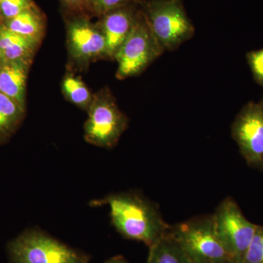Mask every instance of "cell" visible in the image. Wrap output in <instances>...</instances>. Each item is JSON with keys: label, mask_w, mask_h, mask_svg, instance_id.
I'll use <instances>...</instances> for the list:
<instances>
[{"label": "cell", "mask_w": 263, "mask_h": 263, "mask_svg": "<svg viewBox=\"0 0 263 263\" xmlns=\"http://www.w3.org/2000/svg\"><path fill=\"white\" fill-rule=\"evenodd\" d=\"M104 202L110 207L116 229L127 239L142 242L150 247L171 229L157 205L138 194L110 195Z\"/></svg>", "instance_id": "cell-1"}, {"label": "cell", "mask_w": 263, "mask_h": 263, "mask_svg": "<svg viewBox=\"0 0 263 263\" xmlns=\"http://www.w3.org/2000/svg\"><path fill=\"white\" fill-rule=\"evenodd\" d=\"M150 30L164 52L174 51L195 34L182 0L140 1Z\"/></svg>", "instance_id": "cell-2"}, {"label": "cell", "mask_w": 263, "mask_h": 263, "mask_svg": "<svg viewBox=\"0 0 263 263\" xmlns=\"http://www.w3.org/2000/svg\"><path fill=\"white\" fill-rule=\"evenodd\" d=\"M170 233L193 263H230L212 215L197 216L171 226Z\"/></svg>", "instance_id": "cell-3"}, {"label": "cell", "mask_w": 263, "mask_h": 263, "mask_svg": "<svg viewBox=\"0 0 263 263\" xmlns=\"http://www.w3.org/2000/svg\"><path fill=\"white\" fill-rule=\"evenodd\" d=\"M8 252L13 263H89L86 254L34 230L12 240Z\"/></svg>", "instance_id": "cell-4"}, {"label": "cell", "mask_w": 263, "mask_h": 263, "mask_svg": "<svg viewBox=\"0 0 263 263\" xmlns=\"http://www.w3.org/2000/svg\"><path fill=\"white\" fill-rule=\"evenodd\" d=\"M212 218L230 263H241L258 226L249 221L234 199L230 197L218 205Z\"/></svg>", "instance_id": "cell-5"}, {"label": "cell", "mask_w": 263, "mask_h": 263, "mask_svg": "<svg viewBox=\"0 0 263 263\" xmlns=\"http://www.w3.org/2000/svg\"><path fill=\"white\" fill-rule=\"evenodd\" d=\"M164 53L141 11L131 32L114 56L118 62L117 79L141 73Z\"/></svg>", "instance_id": "cell-6"}, {"label": "cell", "mask_w": 263, "mask_h": 263, "mask_svg": "<svg viewBox=\"0 0 263 263\" xmlns=\"http://www.w3.org/2000/svg\"><path fill=\"white\" fill-rule=\"evenodd\" d=\"M231 133L247 164L263 173V97L259 103L246 104L232 124Z\"/></svg>", "instance_id": "cell-7"}, {"label": "cell", "mask_w": 263, "mask_h": 263, "mask_svg": "<svg viewBox=\"0 0 263 263\" xmlns=\"http://www.w3.org/2000/svg\"><path fill=\"white\" fill-rule=\"evenodd\" d=\"M127 119L110 95L95 100L85 126L86 141L96 146L111 148L117 144L127 126Z\"/></svg>", "instance_id": "cell-8"}, {"label": "cell", "mask_w": 263, "mask_h": 263, "mask_svg": "<svg viewBox=\"0 0 263 263\" xmlns=\"http://www.w3.org/2000/svg\"><path fill=\"white\" fill-rule=\"evenodd\" d=\"M140 1L102 15L100 27L106 41V56L114 58L118 49L131 32L141 13Z\"/></svg>", "instance_id": "cell-9"}, {"label": "cell", "mask_w": 263, "mask_h": 263, "mask_svg": "<svg viewBox=\"0 0 263 263\" xmlns=\"http://www.w3.org/2000/svg\"><path fill=\"white\" fill-rule=\"evenodd\" d=\"M68 39L73 56L88 60L106 55V41L103 31L84 18H76L69 23Z\"/></svg>", "instance_id": "cell-10"}, {"label": "cell", "mask_w": 263, "mask_h": 263, "mask_svg": "<svg viewBox=\"0 0 263 263\" xmlns=\"http://www.w3.org/2000/svg\"><path fill=\"white\" fill-rule=\"evenodd\" d=\"M26 79L23 61L5 62L0 67V92L24 107Z\"/></svg>", "instance_id": "cell-11"}, {"label": "cell", "mask_w": 263, "mask_h": 263, "mask_svg": "<svg viewBox=\"0 0 263 263\" xmlns=\"http://www.w3.org/2000/svg\"><path fill=\"white\" fill-rule=\"evenodd\" d=\"M146 263H193L170 230L149 247Z\"/></svg>", "instance_id": "cell-12"}, {"label": "cell", "mask_w": 263, "mask_h": 263, "mask_svg": "<svg viewBox=\"0 0 263 263\" xmlns=\"http://www.w3.org/2000/svg\"><path fill=\"white\" fill-rule=\"evenodd\" d=\"M7 27L17 34L37 41L43 32V22L41 14L34 7L9 19Z\"/></svg>", "instance_id": "cell-13"}, {"label": "cell", "mask_w": 263, "mask_h": 263, "mask_svg": "<svg viewBox=\"0 0 263 263\" xmlns=\"http://www.w3.org/2000/svg\"><path fill=\"white\" fill-rule=\"evenodd\" d=\"M24 107L0 92V136L11 130L23 114Z\"/></svg>", "instance_id": "cell-14"}, {"label": "cell", "mask_w": 263, "mask_h": 263, "mask_svg": "<svg viewBox=\"0 0 263 263\" xmlns=\"http://www.w3.org/2000/svg\"><path fill=\"white\" fill-rule=\"evenodd\" d=\"M63 91L72 103L81 106L86 105L90 102V92L86 85L76 78L67 76L63 81Z\"/></svg>", "instance_id": "cell-15"}, {"label": "cell", "mask_w": 263, "mask_h": 263, "mask_svg": "<svg viewBox=\"0 0 263 263\" xmlns=\"http://www.w3.org/2000/svg\"><path fill=\"white\" fill-rule=\"evenodd\" d=\"M36 40L27 37L0 52V60L5 62L23 61L29 57L35 46Z\"/></svg>", "instance_id": "cell-16"}, {"label": "cell", "mask_w": 263, "mask_h": 263, "mask_svg": "<svg viewBox=\"0 0 263 263\" xmlns=\"http://www.w3.org/2000/svg\"><path fill=\"white\" fill-rule=\"evenodd\" d=\"M241 263H263V226H257Z\"/></svg>", "instance_id": "cell-17"}, {"label": "cell", "mask_w": 263, "mask_h": 263, "mask_svg": "<svg viewBox=\"0 0 263 263\" xmlns=\"http://www.w3.org/2000/svg\"><path fill=\"white\" fill-rule=\"evenodd\" d=\"M32 8H34V5L31 0H0V10L8 19L14 18Z\"/></svg>", "instance_id": "cell-18"}, {"label": "cell", "mask_w": 263, "mask_h": 263, "mask_svg": "<svg viewBox=\"0 0 263 263\" xmlns=\"http://www.w3.org/2000/svg\"><path fill=\"white\" fill-rule=\"evenodd\" d=\"M247 60L254 81L263 87V48L247 53Z\"/></svg>", "instance_id": "cell-19"}, {"label": "cell", "mask_w": 263, "mask_h": 263, "mask_svg": "<svg viewBox=\"0 0 263 263\" xmlns=\"http://www.w3.org/2000/svg\"><path fill=\"white\" fill-rule=\"evenodd\" d=\"M138 1L140 0H91V10L97 14L103 15L112 10Z\"/></svg>", "instance_id": "cell-20"}, {"label": "cell", "mask_w": 263, "mask_h": 263, "mask_svg": "<svg viewBox=\"0 0 263 263\" xmlns=\"http://www.w3.org/2000/svg\"><path fill=\"white\" fill-rule=\"evenodd\" d=\"M25 36L21 35L7 27H0V52L22 41Z\"/></svg>", "instance_id": "cell-21"}, {"label": "cell", "mask_w": 263, "mask_h": 263, "mask_svg": "<svg viewBox=\"0 0 263 263\" xmlns=\"http://www.w3.org/2000/svg\"><path fill=\"white\" fill-rule=\"evenodd\" d=\"M69 8L79 11L91 10V0H62Z\"/></svg>", "instance_id": "cell-22"}, {"label": "cell", "mask_w": 263, "mask_h": 263, "mask_svg": "<svg viewBox=\"0 0 263 263\" xmlns=\"http://www.w3.org/2000/svg\"><path fill=\"white\" fill-rule=\"evenodd\" d=\"M105 263H129L122 257H115L107 260Z\"/></svg>", "instance_id": "cell-23"}]
</instances>
